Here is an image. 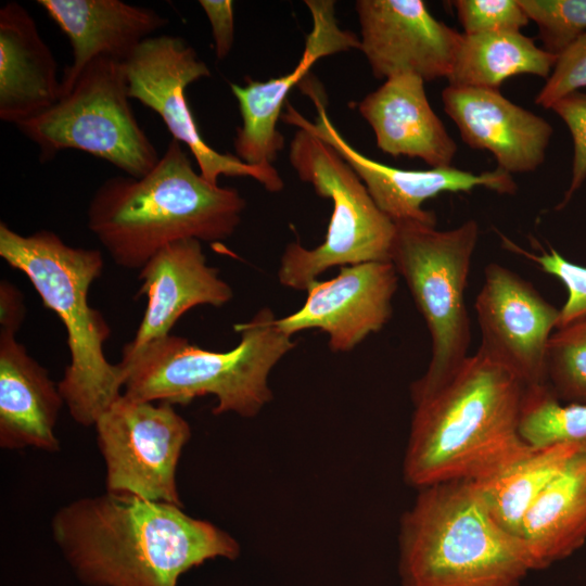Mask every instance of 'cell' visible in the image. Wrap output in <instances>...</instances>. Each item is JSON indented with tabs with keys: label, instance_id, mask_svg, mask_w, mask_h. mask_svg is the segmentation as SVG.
<instances>
[{
	"label": "cell",
	"instance_id": "1",
	"mask_svg": "<svg viewBox=\"0 0 586 586\" xmlns=\"http://www.w3.org/2000/svg\"><path fill=\"white\" fill-rule=\"evenodd\" d=\"M51 532L88 586H177L182 574L205 561L240 555L230 534L180 506L107 492L61 507Z\"/></svg>",
	"mask_w": 586,
	"mask_h": 586
},
{
	"label": "cell",
	"instance_id": "2",
	"mask_svg": "<svg viewBox=\"0 0 586 586\" xmlns=\"http://www.w3.org/2000/svg\"><path fill=\"white\" fill-rule=\"evenodd\" d=\"M525 388L477 351L454 378L415 404L404 477L419 489L453 481L482 482L526 456L520 435Z\"/></svg>",
	"mask_w": 586,
	"mask_h": 586
},
{
	"label": "cell",
	"instance_id": "3",
	"mask_svg": "<svg viewBox=\"0 0 586 586\" xmlns=\"http://www.w3.org/2000/svg\"><path fill=\"white\" fill-rule=\"evenodd\" d=\"M245 206L235 189L204 179L171 138L146 175L111 177L97 189L87 225L117 266L140 270L173 242L228 239Z\"/></svg>",
	"mask_w": 586,
	"mask_h": 586
},
{
	"label": "cell",
	"instance_id": "4",
	"mask_svg": "<svg viewBox=\"0 0 586 586\" xmlns=\"http://www.w3.org/2000/svg\"><path fill=\"white\" fill-rule=\"evenodd\" d=\"M0 256L29 279L64 324L71 360L58 386L72 419L94 425L124 388L120 365L111 364L103 351L110 327L88 303L89 289L103 270L101 252L68 245L50 230L23 235L1 221Z\"/></svg>",
	"mask_w": 586,
	"mask_h": 586
},
{
	"label": "cell",
	"instance_id": "5",
	"mask_svg": "<svg viewBox=\"0 0 586 586\" xmlns=\"http://www.w3.org/2000/svg\"><path fill=\"white\" fill-rule=\"evenodd\" d=\"M402 586H521L534 560L492 517L480 487L453 481L420 489L399 533Z\"/></svg>",
	"mask_w": 586,
	"mask_h": 586
},
{
	"label": "cell",
	"instance_id": "6",
	"mask_svg": "<svg viewBox=\"0 0 586 586\" xmlns=\"http://www.w3.org/2000/svg\"><path fill=\"white\" fill-rule=\"evenodd\" d=\"M270 308L234 326L241 340L228 352H214L168 334L143 346L127 344L118 362L124 394L138 400L188 405L214 395V415L255 417L272 398L268 377L295 342L277 324Z\"/></svg>",
	"mask_w": 586,
	"mask_h": 586
},
{
	"label": "cell",
	"instance_id": "7",
	"mask_svg": "<svg viewBox=\"0 0 586 586\" xmlns=\"http://www.w3.org/2000/svg\"><path fill=\"white\" fill-rule=\"evenodd\" d=\"M395 225L391 263L405 279L432 343L428 369L411 386L416 404L449 382L469 357L464 291L480 229L473 219L448 230L417 221Z\"/></svg>",
	"mask_w": 586,
	"mask_h": 586
},
{
	"label": "cell",
	"instance_id": "8",
	"mask_svg": "<svg viewBox=\"0 0 586 586\" xmlns=\"http://www.w3.org/2000/svg\"><path fill=\"white\" fill-rule=\"evenodd\" d=\"M289 161L302 181L332 201V214L318 246L306 249L297 242L286 245L278 270L282 285L305 291L334 266L391 262L395 222L379 208L359 176L330 143L297 128Z\"/></svg>",
	"mask_w": 586,
	"mask_h": 586
},
{
	"label": "cell",
	"instance_id": "9",
	"mask_svg": "<svg viewBox=\"0 0 586 586\" xmlns=\"http://www.w3.org/2000/svg\"><path fill=\"white\" fill-rule=\"evenodd\" d=\"M124 63L91 61L72 89L44 112L16 125L50 161L62 150H79L141 178L160 155L131 110Z\"/></svg>",
	"mask_w": 586,
	"mask_h": 586
},
{
	"label": "cell",
	"instance_id": "10",
	"mask_svg": "<svg viewBox=\"0 0 586 586\" xmlns=\"http://www.w3.org/2000/svg\"><path fill=\"white\" fill-rule=\"evenodd\" d=\"M94 426L107 493L182 507L176 476L191 429L171 404L123 393Z\"/></svg>",
	"mask_w": 586,
	"mask_h": 586
},
{
	"label": "cell",
	"instance_id": "11",
	"mask_svg": "<svg viewBox=\"0 0 586 586\" xmlns=\"http://www.w3.org/2000/svg\"><path fill=\"white\" fill-rule=\"evenodd\" d=\"M124 68L130 99L158 114L173 139L189 148L200 174L208 182L218 184L219 176L249 177L269 192L284 188L273 165L246 164L235 154L214 150L202 138L186 89L209 77L211 71L186 40L171 35L149 37L124 62Z\"/></svg>",
	"mask_w": 586,
	"mask_h": 586
},
{
	"label": "cell",
	"instance_id": "12",
	"mask_svg": "<svg viewBox=\"0 0 586 586\" xmlns=\"http://www.w3.org/2000/svg\"><path fill=\"white\" fill-rule=\"evenodd\" d=\"M318 87L309 79L303 85L317 111L315 122L308 120L289 103H285L281 119L330 143L356 171L379 208L394 222L417 221L436 226L435 214L423 209L422 204L443 192H470L479 187L499 194L517 192L518 184L512 176L498 167L481 174L453 166L402 169L367 157L352 146L332 124L326 109V97Z\"/></svg>",
	"mask_w": 586,
	"mask_h": 586
},
{
	"label": "cell",
	"instance_id": "13",
	"mask_svg": "<svg viewBox=\"0 0 586 586\" xmlns=\"http://www.w3.org/2000/svg\"><path fill=\"white\" fill-rule=\"evenodd\" d=\"M474 308L481 330L479 352L510 371L525 390L548 386L546 351L560 309L496 263L485 268Z\"/></svg>",
	"mask_w": 586,
	"mask_h": 586
},
{
	"label": "cell",
	"instance_id": "14",
	"mask_svg": "<svg viewBox=\"0 0 586 586\" xmlns=\"http://www.w3.org/2000/svg\"><path fill=\"white\" fill-rule=\"evenodd\" d=\"M359 50L379 79L410 74L448 77L462 34L436 20L421 0H357Z\"/></svg>",
	"mask_w": 586,
	"mask_h": 586
},
{
	"label": "cell",
	"instance_id": "15",
	"mask_svg": "<svg viewBox=\"0 0 586 586\" xmlns=\"http://www.w3.org/2000/svg\"><path fill=\"white\" fill-rule=\"evenodd\" d=\"M398 273L391 262L340 267L336 277L313 281L304 305L277 319L289 335L319 329L329 335L333 352H349L369 334L380 331L392 316Z\"/></svg>",
	"mask_w": 586,
	"mask_h": 586
},
{
	"label": "cell",
	"instance_id": "16",
	"mask_svg": "<svg viewBox=\"0 0 586 586\" xmlns=\"http://www.w3.org/2000/svg\"><path fill=\"white\" fill-rule=\"evenodd\" d=\"M313 28L306 37L304 51L296 66L286 75L266 81L245 78V85L230 84L239 104L242 125L233 141L235 156L254 165H272L284 145L278 130L286 97L320 59L351 49H358L356 34L342 29L335 17L332 0H306Z\"/></svg>",
	"mask_w": 586,
	"mask_h": 586
},
{
	"label": "cell",
	"instance_id": "17",
	"mask_svg": "<svg viewBox=\"0 0 586 586\" xmlns=\"http://www.w3.org/2000/svg\"><path fill=\"white\" fill-rule=\"evenodd\" d=\"M442 101L462 141L491 152L504 171L530 173L545 162L552 126L511 102L499 89L448 85Z\"/></svg>",
	"mask_w": 586,
	"mask_h": 586
},
{
	"label": "cell",
	"instance_id": "18",
	"mask_svg": "<svg viewBox=\"0 0 586 586\" xmlns=\"http://www.w3.org/2000/svg\"><path fill=\"white\" fill-rule=\"evenodd\" d=\"M139 294L148 297L142 320L128 346L137 348L170 334L180 317L199 305L220 307L231 301V286L207 264L202 242L184 239L155 253L139 270Z\"/></svg>",
	"mask_w": 586,
	"mask_h": 586
},
{
	"label": "cell",
	"instance_id": "19",
	"mask_svg": "<svg viewBox=\"0 0 586 586\" xmlns=\"http://www.w3.org/2000/svg\"><path fill=\"white\" fill-rule=\"evenodd\" d=\"M68 37L73 62L61 78V97L85 67L99 56L126 62L152 34L168 24L153 9L120 0H38Z\"/></svg>",
	"mask_w": 586,
	"mask_h": 586
},
{
	"label": "cell",
	"instance_id": "20",
	"mask_svg": "<svg viewBox=\"0 0 586 586\" xmlns=\"http://www.w3.org/2000/svg\"><path fill=\"white\" fill-rule=\"evenodd\" d=\"M424 84L410 74L390 77L359 102L358 111L383 153L450 167L458 145L432 109Z\"/></svg>",
	"mask_w": 586,
	"mask_h": 586
},
{
	"label": "cell",
	"instance_id": "21",
	"mask_svg": "<svg viewBox=\"0 0 586 586\" xmlns=\"http://www.w3.org/2000/svg\"><path fill=\"white\" fill-rule=\"evenodd\" d=\"M63 405L49 371L15 335L0 333V447L59 451L55 426Z\"/></svg>",
	"mask_w": 586,
	"mask_h": 586
},
{
	"label": "cell",
	"instance_id": "22",
	"mask_svg": "<svg viewBox=\"0 0 586 586\" xmlns=\"http://www.w3.org/2000/svg\"><path fill=\"white\" fill-rule=\"evenodd\" d=\"M62 92L56 61L20 3L0 9V118L14 124L51 107Z\"/></svg>",
	"mask_w": 586,
	"mask_h": 586
},
{
	"label": "cell",
	"instance_id": "23",
	"mask_svg": "<svg viewBox=\"0 0 586 586\" xmlns=\"http://www.w3.org/2000/svg\"><path fill=\"white\" fill-rule=\"evenodd\" d=\"M536 566L573 555L586 542V448H579L525 514L521 527Z\"/></svg>",
	"mask_w": 586,
	"mask_h": 586
},
{
	"label": "cell",
	"instance_id": "24",
	"mask_svg": "<svg viewBox=\"0 0 586 586\" xmlns=\"http://www.w3.org/2000/svg\"><path fill=\"white\" fill-rule=\"evenodd\" d=\"M557 58L521 31L462 34L447 80L453 86L499 89L518 75L547 79Z\"/></svg>",
	"mask_w": 586,
	"mask_h": 586
},
{
	"label": "cell",
	"instance_id": "25",
	"mask_svg": "<svg viewBox=\"0 0 586 586\" xmlns=\"http://www.w3.org/2000/svg\"><path fill=\"white\" fill-rule=\"evenodd\" d=\"M579 448L574 444L533 448L497 475L475 482L494 520L521 537L525 514Z\"/></svg>",
	"mask_w": 586,
	"mask_h": 586
},
{
	"label": "cell",
	"instance_id": "26",
	"mask_svg": "<svg viewBox=\"0 0 586 586\" xmlns=\"http://www.w3.org/2000/svg\"><path fill=\"white\" fill-rule=\"evenodd\" d=\"M519 430L533 448L557 444L586 448V404L561 403L548 386L525 390Z\"/></svg>",
	"mask_w": 586,
	"mask_h": 586
},
{
	"label": "cell",
	"instance_id": "27",
	"mask_svg": "<svg viewBox=\"0 0 586 586\" xmlns=\"http://www.w3.org/2000/svg\"><path fill=\"white\" fill-rule=\"evenodd\" d=\"M547 385L561 403L586 404V316L551 334L546 351Z\"/></svg>",
	"mask_w": 586,
	"mask_h": 586
},
{
	"label": "cell",
	"instance_id": "28",
	"mask_svg": "<svg viewBox=\"0 0 586 586\" xmlns=\"http://www.w3.org/2000/svg\"><path fill=\"white\" fill-rule=\"evenodd\" d=\"M538 27L543 49L558 56L586 33V0H518Z\"/></svg>",
	"mask_w": 586,
	"mask_h": 586
},
{
	"label": "cell",
	"instance_id": "29",
	"mask_svg": "<svg viewBox=\"0 0 586 586\" xmlns=\"http://www.w3.org/2000/svg\"><path fill=\"white\" fill-rule=\"evenodd\" d=\"M464 35L519 33L531 21L518 0H456Z\"/></svg>",
	"mask_w": 586,
	"mask_h": 586
},
{
	"label": "cell",
	"instance_id": "30",
	"mask_svg": "<svg viewBox=\"0 0 586 586\" xmlns=\"http://www.w3.org/2000/svg\"><path fill=\"white\" fill-rule=\"evenodd\" d=\"M505 247L536 263L543 271L558 278L566 288L568 298L560 309L558 327L586 316V267L564 258L555 249L540 255L530 253L502 237Z\"/></svg>",
	"mask_w": 586,
	"mask_h": 586
},
{
	"label": "cell",
	"instance_id": "31",
	"mask_svg": "<svg viewBox=\"0 0 586 586\" xmlns=\"http://www.w3.org/2000/svg\"><path fill=\"white\" fill-rule=\"evenodd\" d=\"M550 110L566 125L573 141L571 180L557 206V209H562L586 180V93L581 90L571 92L555 102Z\"/></svg>",
	"mask_w": 586,
	"mask_h": 586
},
{
	"label": "cell",
	"instance_id": "32",
	"mask_svg": "<svg viewBox=\"0 0 586 586\" xmlns=\"http://www.w3.org/2000/svg\"><path fill=\"white\" fill-rule=\"evenodd\" d=\"M583 88H586V33L558 55L535 103L550 110L559 99Z\"/></svg>",
	"mask_w": 586,
	"mask_h": 586
},
{
	"label": "cell",
	"instance_id": "33",
	"mask_svg": "<svg viewBox=\"0 0 586 586\" xmlns=\"http://www.w3.org/2000/svg\"><path fill=\"white\" fill-rule=\"evenodd\" d=\"M199 3L212 28L216 58L224 60L231 51L234 40L233 1L200 0Z\"/></svg>",
	"mask_w": 586,
	"mask_h": 586
},
{
	"label": "cell",
	"instance_id": "34",
	"mask_svg": "<svg viewBox=\"0 0 586 586\" xmlns=\"http://www.w3.org/2000/svg\"><path fill=\"white\" fill-rule=\"evenodd\" d=\"M26 315L23 293L10 281L0 282V333L13 334L23 324Z\"/></svg>",
	"mask_w": 586,
	"mask_h": 586
}]
</instances>
